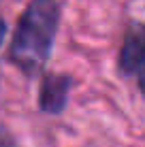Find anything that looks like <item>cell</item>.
Segmentation results:
<instances>
[{
	"instance_id": "obj_5",
	"label": "cell",
	"mask_w": 145,
	"mask_h": 147,
	"mask_svg": "<svg viewBox=\"0 0 145 147\" xmlns=\"http://www.w3.org/2000/svg\"><path fill=\"white\" fill-rule=\"evenodd\" d=\"M137 75H139V90H141V94L145 98V60L141 62V66L137 68Z\"/></svg>"
},
{
	"instance_id": "obj_3",
	"label": "cell",
	"mask_w": 145,
	"mask_h": 147,
	"mask_svg": "<svg viewBox=\"0 0 145 147\" xmlns=\"http://www.w3.org/2000/svg\"><path fill=\"white\" fill-rule=\"evenodd\" d=\"M68 90H71V77L68 75H47L41 85L38 107L45 113H60L66 107Z\"/></svg>"
},
{
	"instance_id": "obj_6",
	"label": "cell",
	"mask_w": 145,
	"mask_h": 147,
	"mask_svg": "<svg viewBox=\"0 0 145 147\" xmlns=\"http://www.w3.org/2000/svg\"><path fill=\"white\" fill-rule=\"evenodd\" d=\"M4 32H7V26H4L2 17H0V45H2V38H4Z\"/></svg>"
},
{
	"instance_id": "obj_2",
	"label": "cell",
	"mask_w": 145,
	"mask_h": 147,
	"mask_svg": "<svg viewBox=\"0 0 145 147\" xmlns=\"http://www.w3.org/2000/svg\"><path fill=\"white\" fill-rule=\"evenodd\" d=\"M143 60H145V24H132L126 30L122 51H119V70L124 75H134Z\"/></svg>"
},
{
	"instance_id": "obj_1",
	"label": "cell",
	"mask_w": 145,
	"mask_h": 147,
	"mask_svg": "<svg viewBox=\"0 0 145 147\" xmlns=\"http://www.w3.org/2000/svg\"><path fill=\"white\" fill-rule=\"evenodd\" d=\"M58 19L60 9L56 0H32L19 19L9 58L30 77H34L49 60Z\"/></svg>"
},
{
	"instance_id": "obj_4",
	"label": "cell",
	"mask_w": 145,
	"mask_h": 147,
	"mask_svg": "<svg viewBox=\"0 0 145 147\" xmlns=\"http://www.w3.org/2000/svg\"><path fill=\"white\" fill-rule=\"evenodd\" d=\"M0 147H17L13 134L9 132V128H4V126H0Z\"/></svg>"
}]
</instances>
